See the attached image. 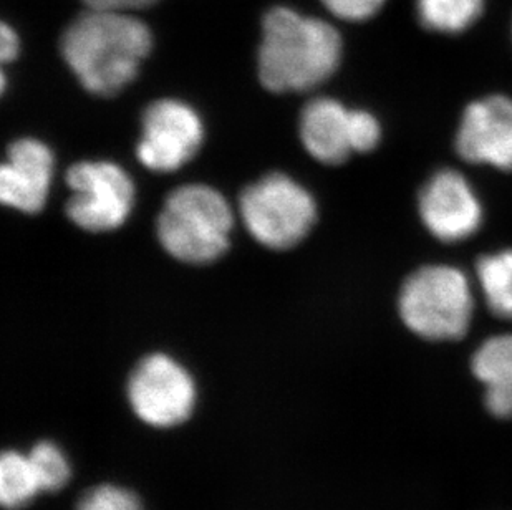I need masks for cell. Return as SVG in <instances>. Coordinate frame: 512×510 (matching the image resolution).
I'll use <instances>...</instances> for the list:
<instances>
[{"instance_id": "17", "label": "cell", "mask_w": 512, "mask_h": 510, "mask_svg": "<svg viewBox=\"0 0 512 510\" xmlns=\"http://www.w3.org/2000/svg\"><path fill=\"white\" fill-rule=\"evenodd\" d=\"M44 492H57L67 486L72 467L67 456L52 441H39L29 453Z\"/></svg>"}, {"instance_id": "8", "label": "cell", "mask_w": 512, "mask_h": 510, "mask_svg": "<svg viewBox=\"0 0 512 510\" xmlns=\"http://www.w3.org/2000/svg\"><path fill=\"white\" fill-rule=\"evenodd\" d=\"M203 140L198 113L186 103L165 98L151 103L143 113L136 154L145 168L171 173L196 156Z\"/></svg>"}, {"instance_id": "23", "label": "cell", "mask_w": 512, "mask_h": 510, "mask_svg": "<svg viewBox=\"0 0 512 510\" xmlns=\"http://www.w3.org/2000/svg\"><path fill=\"white\" fill-rule=\"evenodd\" d=\"M19 53V39L9 25H2L0 29V58L2 62H12Z\"/></svg>"}, {"instance_id": "20", "label": "cell", "mask_w": 512, "mask_h": 510, "mask_svg": "<svg viewBox=\"0 0 512 510\" xmlns=\"http://www.w3.org/2000/svg\"><path fill=\"white\" fill-rule=\"evenodd\" d=\"M322 2L335 17L348 22L372 19L385 4V0H322Z\"/></svg>"}, {"instance_id": "10", "label": "cell", "mask_w": 512, "mask_h": 510, "mask_svg": "<svg viewBox=\"0 0 512 510\" xmlns=\"http://www.w3.org/2000/svg\"><path fill=\"white\" fill-rule=\"evenodd\" d=\"M456 151L468 163L512 171V100L503 95L471 103L464 110Z\"/></svg>"}, {"instance_id": "6", "label": "cell", "mask_w": 512, "mask_h": 510, "mask_svg": "<svg viewBox=\"0 0 512 510\" xmlns=\"http://www.w3.org/2000/svg\"><path fill=\"white\" fill-rule=\"evenodd\" d=\"M133 413L153 428H174L186 423L198 401L193 376L178 360L153 353L135 366L126 385Z\"/></svg>"}, {"instance_id": "9", "label": "cell", "mask_w": 512, "mask_h": 510, "mask_svg": "<svg viewBox=\"0 0 512 510\" xmlns=\"http://www.w3.org/2000/svg\"><path fill=\"white\" fill-rule=\"evenodd\" d=\"M420 216L440 241H464L478 231L483 209L468 181L453 169H443L421 189Z\"/></svg>"}, {"instance_id": "14", "label": "cell", "mask_w": 512, "mask_h": 510, "mask_svg": "<svg viewBox=\"0 0 512 510\" xmlns=\"http://www.w3.org/2000/svg\"><path fill=\"white\" fill-rule=\"evenodd\" d=\"M484 0H416L421 25L441 34L469 29L483 12Z\"/></svg>"}, {"instance_id": "16", "label": "cell", "mask_w": 512, "mask_h": 510, "mask_svg": "<svg viewBox=\"0 0 512 510\" xmlns=\"http://www.w3.org/2000/svg\"><path fill=\"white\" fill-rule=\"evenodd\" d=\"M471 366L486 388L512 383V335L489 338L474 353Z\"/></svg>"}, {"instance_id": "19", "label": "cell", "mask_w": 512, "mask_h": 510, "mask_svg": "<svg viewBox=\"0 0 512 510\" xmlns=\"http://www.w3.org/2000/svg\"><path fill=\"white\" fill-rule=\"evenodd\" d=\"M382 130L377 118L363 110H352L353 153H367L377 148Z\"/></svg>"}, {"instance_id": "12", "label": "cell", "mask_w": 512, "mask_h": 510, "mask_svg": "<svg viewBox=\"0 0 512 510\" xmlns=\"http://www.w3.org/2000/svg\"><path fill=\"white\" fill-rule=\"evenodd\" d=\"M299 131L305 150L320 163L340 164L353 153L352 110L332 98L307 103Z\"/></svg>"}, {"instance_id": "18", "label": "cell", "mask_w": 512, "mask_h": 510, "mask_svg": "<svg viewBox=\"0 0 512 510\" xmlns=\"http://www.w3.org/2000/svg\"><path fill=\"white\" fill-rule=\"evenodd\" d=\"M77 510H145L135 492L115 484H102L83 494Z\"/></svg>"}, {"instance_id": "4", "label": "cell", "mask_w": 512, "mask_h": 510, "mask_svg": "<svg viewBox=\"0 0 512 510\" xmlns=\"http://www.w3.org/2000/svg\"><path fill=\"white\" fill-rule=\"evenodd\" d=\"M406 327L426 340H458L473 318V292L463 272L428 265L406 280L400 294Z\"/></svg>"}, {"instance_id": "13", "label": "cell", "mask_w": 512, "mask_h": 510, "mask_svg": "<svg viewBox=\"0 0 512 510\" xmlns=\"http://www.w3.org/2000/svg\"><path fill=\"white\" fill-rule=\"evenodd\" d=\"M42 491L29 454L5 451L0 459V501L5 509L29 506Z\"/></svg>"}, {"instance_id": "1", "label": "cell", "mask_w": 512, "mask_h": 510, "mask_svg": "<svg viewBox=\"0 0 512 510\" xmlns=\"http://www.w3.org/2000/svg\"><path fill=\"white\" fill-rule=\"evenodd\" d=\"M153 47L148 25L118 10L88 9L63 32L60 49L78 82L112 97L128 87Z\"/></svg>"}, {"instance_id": "3", "label": "cell", "mask_w": 512, "mask_h": 510, "mask_svg": "<svg viewBox=\"0 0 512 510\" xmlns=\"http://www.w3.org/2000/svg\"><path fill=\"white\" fill-rule=\"evenodd\" d=\"M234 212L216 189L181 186L158 217V239L168 254L186 264H209L228 251Z\"/></svg>"}, {"instance_id": "5", "label": "cell", "mask_w": 512, "mask_h": 510, "mask_svg": "<svg viewBox=\"0 0 512 510\" xmlns=\"http://www.w3.org/2000/svg\"><path fill=\"white\" fill-rule=\"evenodd\" d=\"M239 209L249 234L274 251L297 246L317 219V206L309 191L282 173L269 174L247 186Z\"/></svg>"}, {"instance_id": "22", "label": "cell", "mask_w": 512, "mask_h": 510, "mask_svg": "<svg viewBox=\"0 0 512 510\" xmlns=\"http://www.w3.org/2000/svg\"><path fill=\"white\" fill-rule=\"evenodd\" d=\"M88 9L118 10V12H130V10L145 9L155 4L156 0H83Z\"/></svg>"}, {"instance_id": "7", "label": "cell", "mask_w": 512, "mask_h": 510, "mask_svg": "<svg viewBox=\"0 0 512 510\" xmlns=\"http://www.w3.org/2000/svg\"><path fill=\"white\" fill-rule=\"evenodd\" d=\"M67 214L80 229L107 232L130 217L135 186L125 169L110 161H82L68 169Z\"/></svg>"}, {"instance_id": "15", "label": "cell", "mask_w": 512, "mask_h": 510, "mask_svg": "<svg viewBox=\"0 0 512 510\" xmlns=\"http://www.w3.org/2000/svg\"><path fill=\"white\" fill-rule=\"evenodd\" d=\"M478 277L489 310L512 320V249L479 260Z\"/></svg>"}, {"instance_id": "21", "label": "cell", "mask_w": 512, "mask_h": 510, "mask_svg": "<svg viewBox=\"0 0 512 510\" xmlns=\"http://www.w3.org/2000/svg\"><path fill=\"white\" fill-rule=\"evenodd\" d=\"M486 408L498 418H512V383L486 388Z\"/></svg>"}, {"instance_id": "11", "label": "cell", "mask_w": 512, "mask_h": 510, "mask_svg": "<svg viewBox=\"0 0 512 510\" xmlns=\"http://www.w3.org/2000/svg\"><path fill=\"white\" fill-rule=\"evenodd\" d=\"M54 174V154L49 146L34 138L10 145L0 169V199L5 206L35 214L49 198Z\"/></svg>"}, {"instance_id": "2", "label": "cell", "mask_w": 512, "mask_h": 510, "mask_svg": "<svg viewBox=\"0 0 512 510\" xmlns=\"http://www.w3.org/2000/svg\"><path fill=\"white\" fill-rule=\"evenodd\" d=\"M342 58L339 32L324 20L274 7L262 20L259 78L269 92H305L334 75Z\"/></svg>"}]
</instances>
